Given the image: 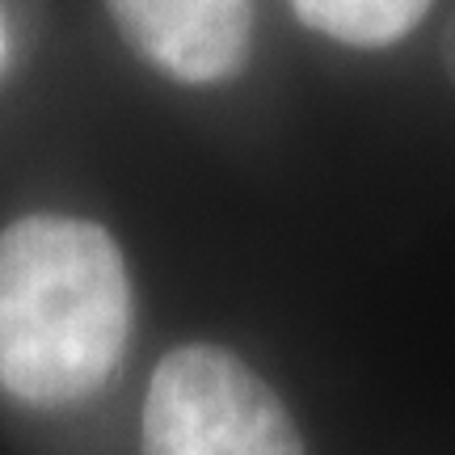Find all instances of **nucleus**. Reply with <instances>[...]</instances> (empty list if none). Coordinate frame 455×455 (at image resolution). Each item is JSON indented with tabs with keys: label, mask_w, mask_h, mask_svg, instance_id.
I'll return each instance as SVG.
<instances>
[{
	"label": "nucleus",
	"mask_w": 455,
	"mask_h": 455,
	"mask_svg": "<svg viewBox=\"0 0 455 455\" xmlns=\"http://www.w3.org/2000/svg\"><path fill=\"white\" fill-rule=\"evenodd\" d=\"M131 287L101 224L26 215L0 232V388L26 405H72L123 358Z\"/></svg>",
	"instance_id": "1"
},
{
	"label": "nucleus",
	"mask_w": 455,
	"mask_h": 455,
	"mask_svg": "<svg viewBox=\"0 0 455 455\" xmlns=\"http://www.w3.org/2000/svg\"><path fill=\"white\" fill-rule=\"evenodd\" d=\"M135 55L181 84L236 76L253 51V0H106Z\"/></svg>",
	"instance_id": "3"
},
{
	"label": "nucleus",
	"mask_w": 455,
	"mask_h": 455,
	"mask_svg": "<svg viewBox=\"0 0 455 455\" xmlns=\"http://www.w3.org/2000/svg\"><path fill=\"white\" fill-rule=\"evenodd\" d=\"M144 455H304L287 405L220 346H181L148 384Z\"/></svg>",
	"instance_id": "2"
},
{
	"label": "nucleus",
	"mask_w": 455,
	"mask_h": 455,
	"mask_svg": "<svg viewBox=\"0 0 455 455\" xmlns=\"http://www.w3.org/2000/svg\"><path fill=\"white\" fill-rule=\"evenodd\" d=\"M0 51H4V38H0Z\"/></svg>",
	"instance_id": "6"
},
{
	"label": "nucleus",
	"mask_w": 455,
	"mask_h": 455,
	"mask_svg": "<svg viewBox=\"0 0 455 455\" xmlns=\"http://www.w3.org/2000/svg\"><path fill=\"white\" fill-rule=\"evenodd\" d=\"M435 0H295L308 30L338 38L346 47H388L401 43Z\"/></svg>",
	"instance_id": "4"
},
{
	"label": "nucleus",
	"mask_w": 455,
	"mask_h": 455,
	"mask_svg": "<svg viewBox=\"0 0 455 455\" xmlns=\"http://www.w3.org/2000/svg\"><path fill=\"white\" fill-rule=\"evenodd\" d=\"M443 64H447V76L455 84V17H451V26H447V38H443Z\"/></svg>",
	"instance_id": "5"
}]
</instances>
